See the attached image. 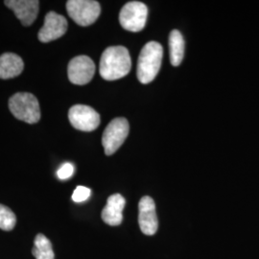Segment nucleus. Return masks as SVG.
Masks as SVG:
<instances>
[{
	"label": "nucleus",
	"instance_id": "obj_1",
	"mask_svg": "<svg viewBox=\"0 0 259 259\" xmlns=\"http://www.w3.org/2000/svg\"><path fill=\"white\" fill-rule=\"evenodd\" d=\"M132 67L129 51L126 47H108L103 52L99 71L104 80L114 81L128 75Z\"/></svg>",
	"mask_w": 259,
	"mask_h": 259
},
{
	"label": "nucleus",
	"instance_id": "obj_2",
	"mask_svg": "<svg viewBox=\"0 0 259 259\" xmlns=\"http://www.w3.org/2000/svg\"><path fill=\"white\" fill-rule=\"evenodd\" d=\"M163 48L157 41H150L142 48L138 62V78L142 83H151L160 69Z\"/></svg>",
	"mask_w": 259,
	"mask_h": 259
},
{
	"label": "nucleus",
	"instance_id": "obj_3",
	"mask_svg": "<svg viewBox=\"0 0 259 259\" xmlns=\"http://www.w3.org/2000/svg\"><path fill=\"white\" fill-rule=\"evenodd\" d=\"M9 109L16 118L29 124H35L40 119L39 104L32 93L14 94L10 98Z\"/></svg>",
	"mask_w": 259,
	"mask_h": 259
},
{
	"label": "nucleus",
	"instance_id": "obj_4",
	"mask_svg": "<svg viewBox=\"0 0 259 259\" xmlns=\"http://www.w3.org/2000/svg\"><path fill=\"white\" fill-rule=\"evenodd\" d=\"M66 10L68 16L83 27L92 25L101 14L100 4L94 0H69Z\"/></svg>",
	"mask_w": 259,
	"mask_h": 259
},
{
	"label": "nucleus",
	"instance_id": "obj_5",
	"mask_svg": "<svg viewBox=\"0 0 259 259\" xmlns=\"http://www.w3.org/2000/svg\"><path fill=\"white\" fill-rule=\"evenodd\" d=\"M129 122L126 118H114L110 122L102 137L103 147L107 156H111L120 148L129 135Z\"/></svg>",
	"mask_w": 259,
	"mask_h": 259
},
{
	"label": "nucleus",
	"instance_id": "obj_6",
	"mask_svg": "<svg viewBox=\"0 0 259 259\" xmlns=\"http://www.w3.org/2000/svg\"><path fill=\"white\" fill-rule=\"evenodd\" d=\"M148 17L147 6L139 1H131L123 6L119 14L121 26L130 32H139L145 27Z\"/></svg>",
	"mask_w": 259,
	"mask_h": 259
},
{
	"label": "nucleus",
	"instance_id": "obj_7",
	"mask_svg": "<svg viewBox=\"0 0 259 259\" xmlns=\"http://www.w3.org/2000/svg\"><path fill=\"white\" fill-rule=\"evenodd\" d=\"M68 119L75 129L93 132L100 125V115L90 106L75 105L68 111Z\"/></svg>",
	"mask_w": 259,
	"mask_h": 259
},
{
	"label": "nucleus",
	"instance_id": "obj_8",
	"mask_svg": "<svg viewBox=\"0 0 259 259\" xmlns=\"http://www.w3.org/2000/svg\"><path fill=\"white\" fill-rule=\"evenodd\" d=\"M95 73V64L88 56H78L73 58L67 67L69 81L74 84L83 85L90 83Z\"/></svg>",
	"mask_w": 259,
	"mask_h": 259
},
{
	"label": "nucleus",
	"instance_id": "obj_9",
	"mask_svg": "<svg viewBox=\"0 0 259 259\" xmlns=\"http://www.w3.org/2000/svg\"><path fill=\"white\" fill-rule=\"evenodd\" d=\"M67 27V20L64 16L59 15L55 12H49L45 18V24L39 30L37 37L41 42H50L63 37Z\"/></svg>",
	"mask_w": 259,
	"mask_h": 259
},
{
	"label": "nucleus",
	"instance_id": "obj_10",
	"mask_svg": "<svg viewBox=\"0 0 259 259\" xmlns=\"http://www.w3.org/2000/svg\"><path fill=\"white\" fill-rule=\"evenodd\" d=\"M139 224L141 232L145 235H154L158 228L156 204L154 200L144 196L139 203Z\"/></svg>",
	"mask_w": 259,
	"mask_h": 259
},
{
	"label": "nucleus",
	"instance_id": "obj_11",
	"mask_svg": "<svg viewBox=\"0 0 259 259\" xmlns=\"http://www.w3.org/2000/svg\"><path fill=\"white\" fill-rule=\"evenodd\" d=\"M4 4L14 12L24 26H30L37 19L39 2L37 0H6Z\"/></svg>",
	"mask_w": 259,
	"mask_h": 259
},
{
	"label": "nucleus",
	"instance_id": "obj_12",
	"mask_svg": "<svg viewBox=\"0 0 259 259\" xmlns=\"http://www.w3.org/2000/svg\"><path fill=\"white\" fill-rule=\"evenodd\" d=\"M126 201L120 194H113L107 200V204L102 210L103 221L111 227L119 226L123 221V209Z\"/></svg>",
	"mask_w": 259,
	"mask_h": 259
},
{
	"label": "nucleus",
	"instance_id": "obj_13",
	"mask_svg": "<svg viewBox=\"0 0 259 259\" xmlns=\"http://www.w3.org/2000/svg\"><path fill=\"white\" fill-rule=\"evenodd\" d=\"M24 69V63L15 53H4L0 56V79L8 80L19 76Z\"/></svg>",
	"mask_w": 259,
	"mask_h": 259
},
{
	"label": "nucleus",
	"instance_id": "obj_14",
	"mask_svg": "<svg viewBox=\"0 0 259 259\" xmlns=\"http://www.w3.org/2000/svg\"><path fill=\"white\" fill-rule=\"evenodd\" d=\"M170 60L174 66L181 65L185 55V40L179 30H173L169 36Z\"/></svg>",
	"mask_w": 259,
	"mask_h": 259
},
{
	"label": "nucleus",
	"instance_id": "obj_15",
	"mask_svg": "<svg viewBox=\"0 0 259 259\" xmlns=\"http://www.w3.org/2000/svg\"><path fill=\"white\" fill-rule=\"evenodd\" d=\"M32 254L36 259H55L51 242L41 233H38L35 237Z\"/></svg>",
	"mask_w": 259,
	"mask_h": 259
},
{
	"label": "nucleus",
	"instance_id": "obj_16",
	"mask_svg": "<svg viewBox=\"0 0 259 259\" xmlns=\"http://www.w3.org/2000/svg\"><path fill=\"white\" fill-rule=\"evenodd\" d=\"M17 216L12 209L6 205L0 204V230L10 232L15 229Z\"/></svg>",
	"mask_w": 259,
	"mask_h": 259
},
{
	"label": "nucleus",
	"instance_id": "obj_17",
	"mask_svg": "<svg viewBox=\"0 0 259 259\" xmlns=\"http://www.w3.org/2000/svg\"><path fill=\"white\" fill-rule=\"evenodd\" d=\"M92 194V191L90 188L84 186H77L72 195V200L76 203H83L87 201Z\"/></svg>",
	"mask_w": 259,
	"mask_h": 259
},
{
	"label": "nucleus",
	"instance_id": "obj_18",
	"mask_svg": "<svg viewBox=\"0 0 259 259\" xmlns=\"http://www.w3.org/2000/svg\"><path fill=\"white\" fill-rule=\"evenodd\" d=\"M73 172H74L73 165L71 163H65L58 170L57 175H58V178L61 180H67L73 175Z\"/></svg>",
	"mask_w": 259,
	"mask_h": 259
}]
</instances>
